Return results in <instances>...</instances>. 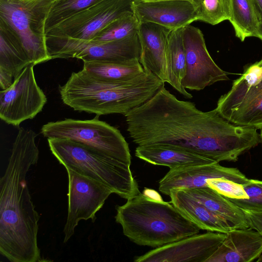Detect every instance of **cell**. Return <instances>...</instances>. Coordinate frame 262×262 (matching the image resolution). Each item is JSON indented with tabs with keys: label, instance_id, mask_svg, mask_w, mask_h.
<instances>
[{
	"label": "cell",
	"instance_id": "obj_11",
	"mask_svg": "<svg viewBox=\"0 0 262 262\" xmlns=\"http://www.w3.org/2000/svg\"><path fill=\"white\" fill-rule=\"evenodd\" d=\"M134 0H100L56 25L47 36L90 40L106 26L134 13Z\"/></svg>",
	"mask_w": 262,
	"mask_h": 262
},
{
	"label": "cell",
	"instance_id": "obj_28",
	"mask_svg": "<svg viewBox=\"0 0 262 262\" xmlns=\"http://www.w3.org/2000/svg\"><path fill=\"white\" fill-rule=\"evenodd\" d=\"M195 10L197 20L212 25L229 20L230 0H191Z\"/></svg>",
	"mask_w": 262,
	"mask_h": 262
},
{
	"label": "cell",
	"instance_id": "obj_18",
	"mask_svg": "<svg viewBox=\"0 0 262 262\" xmlns=\"http://www.w3.org/2000/svg\"><path fill=\"white\" fill-rule=\"evenodd\" d=\"M262 252V234L253 228L233 229L206 262H251Z\"/></svg>",
	"mask_w": 262,
	"mask_h": 262
},
{
	"label": "cell",
	"instance_id": "obj_22",
	"mask_svg": "<svg viewBox=\"0 0 262 262\" xmlns=\"http://www.w3.org/2000/svg\"><path fill=\"white\" fill-rule=\"evenodd\" d=\"M184 28L171 30L168 35L166 49L168 83L184 97L190 99L192 95L182 84L186 67L183 36Z\"/></svg>",
	"mask_w": 262,
	"mask_h": 262
},
{
	"label": "cell",
	"instance_id": "obj_33",
	"mask_svg": "<svg viewBox=\"0 0 262 262\" xmlns=\"http://www.w3.org/2000/svg\"><path fill=\"white\" fill-rule=\"evenodd\" d=\"M143 192V194L144 195L151 199L156 200H162L161 197L159 194V193L154 190H151L149 189H145Z\"/></svg>",
	"mask_w": 262,
	"mask_h": 262
},
{
	"label": "cell",
	"instance_id": "obj_35",
	"mask_svg": "<svg viewBox=\"0 0 262 262\" xmlns=\"http://www.w3.org/2000/svg\"><path fill=\"white\" fill-rule=\"evenodd\" d=\"M257 37L262 40V20L260 21L259 25Z\"/></svg>",
	"mask_w": 262,
	"mask_h": 262
},
{
	"label": "cell",
	"instance_id": "obj_31",
	"mask_svg": "<svg viewBox=\"0 0 262 262\" xmlns=\"http://www.w3.org/2000/svg\"><path fill=\"white\" fill-rule=\"evenodd\" d=\"M250 222L251 228L255 229L262 234V212H246Z\"/></svg>",
	"mask_w": 262,
	"mask_h": 262
},
{
	"label": "cell",
	"instance_id": "obj_34",
	"mask_svg": "<svg viewBox=\"0 0 262 262\" xmlns=\"http://www.w3.org/2000/svg\"><path fill=\"white\" fill-rule=\"evenodd\" d=\"M257 11L260 20H262V0H252Z\"/></svg>",
	"mask_w": 262,
	"mask_h": 262
},
{
	"label": "cell",
	"instance_id": "obj_21",
	"mask_svg": "<svg viewBox=\"0 0 262 262\" xmlns=\"http://www.w3.org/2000/svg\"><path fill=\"white\" fill-rule=\"evenodd\" d=\"M182 190L226 221L233 229L251 228L246 212L211 188L207 186Z\"/></svg>",
	"mask_w": 262,
	"mask_h": 262
},
{
	"label": "cell",
	"instance_id": "obj_17",
	"mask_svg": "<svg viewBox=\"0 0 262 262\" xmlns=\"http://www.w3.org/2000/svg\"><path fill=\"white\" fill-rule=\"evenodd\" d=\"M171 30L158 24L140 23L138 36L141 50L139 62L145 71H150L164 82H168L166 49Z\"/></svg>",
	"mask_w": 262,
	"mask_h": 262
},
{
	"label": "cell",
	"instance_id": "obj_26",
	"mask_svg": "<svg viewBox=\"0 0 262 262\" xmlns=\"http://www.w3.org/2000/svg\"><path fill=\"white\" fill-rule=\"evenodd\" d=\"M139 23L134 13L124 15L110 23L90 40L106 42L124 39L138 32Z\"/></svg>",
	"mask_w": 262,
	"mask_h": 262
},
{
	"label": "cell",
	"instance_id": "obj_5",
	"mask_svg": "<svg viewBox=\"0 0 262 262\" xmlns=\"http://www.w3.org/2000/svg\"><path fill=\"white\" fill-rule=\"evenodd\" d=\"M47 140L52 154L66 169L101 182L126 200L140 192L130 165L75 140Z\"/></svg>",
	"mask_w": 262,
	"mask_h": 262
},
{
	"label": "cell",
	"instance_id": "obj_30",
	"mask_svg": "<svg viewBox=\"0 0 262 262\" xmlns=\"http://www.w3.org/2000/svg\"><path fill=\"white\" fill-rule=\"evenodd\" d=\"M208 187L225 197L230 199H248L243 184L224 178H216L207 181Z\"/></svg>",
	"mask_w": 262,
	"mask_h": 262
},
{
	"label": "cell",
	"instance_id": "obj_1",
	"mask_svg": "<svg viewBox=\"0 0 262 262\" xmlns=\"http://www.w3.org/2000/svg\"><path fill=\"white\" fill-rule=\"evenodd\" d=\"M124 116L128 135L138 145L169 144L217 162L236 161L261 141L257 128L232 123L215 109L201 111L164 85Z\"/></svg>",
	"mask_w": 262,
	"mask_h": 262
},
{
	"label": "cell",
	"instance_id": "obj_10",
	"mask_svg": "<svg viewBox=\"0 0 262 262\" xmlns=\"http://www.w3.org/2000/svg\"><path fill=\"white\" fill-rule=\"evenodd\" d=\"M34 66L26 67L9 88L0 91V118L7 124L18 126L34 118L47 101L36 81Z\"/></svg>",
	"mask_w": 262,
	"mask_h": 262
},
{
	"label": "cell",
	"instance_id": "obj_36",
	"mask_svg": "<svg viewBox=\"0 0 262 262\" xmlns=\"http://www.w3.org/2000/svg\"><path fill=\"white\" fill-rule=\"evenodd\" d=\"M256 262H262V252L258 258L255 260Z\"/></svg>",
	"mask_w": 262,
	"mask_h": 262
},
{
	"label": "cell",
	"instance_id": "obj_19",
	"mask_svg": "<svg viewBox=\"0 0 262 262\" xmlns=\"http://www.w3.org/2000/svg\"><path fill=\"white\" fill-rule=\"evenodd\" d=\"M135 156L151 164L166 166L170 168L217 162L177 146L164 144L138 145Z\"/></svg>",
	"mask_w": 262,
	"mask_h": 262
},
{
	"label": "cell",
	"instance_id": "obj_2",
	"mask_svg": "<svg viewBox=\"0 0 262 262\" xmlns=\"http://www.w3.org/2000/svg\"><path fill=\"white\" fill-rule=\"evenodd\" d=\"M36 134L19 128L4 174L0 180V254L12 262H40L37 245L39 216L26 182L39 150Z\"/></svg>",
	"mask_w": 262,
	"mask_h": 262
},
{
	"label": "cell",
	"instance_id": "obj_7",
	"mask_svg": "<svg viewBox=\"0 0 262 262\" xmlns=\"http://www.w3.org/2000/svg\"><path fill=\"white\" fill-rule=\"evenodd\" d=\"M65 119L49 122L40 133L48 138H67L80 142L130 165L128 144L117 128L99 119Z\"/></svg>",
	"mask_w": 262,
	"mask_h": 262
},
{
	"label": "cell",
	"instance_id": "obj_37",
	"mask_svg": "<svg viewBox=\"0 0 262 262\" xmlns=\"http://www.w3.org/2000/svg\"><path fill=\"white\" fill-rule=\"evenodd\" d=\"M260 140H261L260 142L261 143V144H262V129H260Z\"/></svg>",
	"mask_w": 262,
	"mask_h": 262
},
{
	"label": "cell",
	"instance_id": "obj_32",
	"mask_svg": "<svg viewBox=\"0 0 262 262\" xmlns=\"http://www.w3.org/2000/svg\"><path fill=\"white\" fill-rule=\"evenodd\" d=\"M13 76L8 72L0 68V88L1 91L9 88L13 83Z\"/></svg>",
	"mask_w": 262,
	"mask_h": 262
},
{
	"label": "cell",
	"instance_id": "obj_24",
	"mask_svg": "<svg viewBox=\"0 0 262 262\" xmlns=\"http://www.w3.org/2000/svg\"><path fill=\"white\" fill-rule=\"evenodd\" d=\"M229 21L235 35L242 41L249 37H256L260 19L252 0H230Z\"/></svg>",
	"mask_w": 262,
	"mask_h": 262
},
{
	"label": "cell",
	"instance_id": "obj_13",
	"mask_svg": "<svg viewBox=\"0 0 262 262\" xmlns=\"http://www.w3.org/2000/svg\"><path fill=\"white\" fill-rule=\"evenodd\" d=\"M183 42L186 55V73L182 80L184 88L200 91L215 82L229 80L210 55L202 31L189 25L183 28Z\"/></svg>",
	"mask_w": 262,
	"mask_h": 262
},
{
	"label": "cell",
	"instance_id": "obj_15",
	"mask_svg": "<svg viewBox=\"0 0 262 262\" xmlns=\"http://www.w3.org/2000/svg\"><path fill=\"white\" fill-rule=\"evenodd\" d=\"M224 178L244 184L249 179L238 169L221 165L219 162L170 168L159 182V190L169 195L172 190L207 187L209 180Z\"/></svg>",
	"mask_w": 262,
	"mask_h": 262
},
{
	"label": "cell",
	"instance_id": "obj_6",
	"mask_svg": "<svg viewBox=\"0 0 262 262\" xmlns=\"http://www.w3.org/2000/svg\"><path fill=\"white\" fill-rule=\"evenodd\" d=\"M55 1L0 0V21L16 35L34 66L51 59L46 21Z\"/></svg>",
	"mask_w": 262,
	"mask_h": 262
},
{
	"label": "cell",
	"instance_id": "obj_29",
	"mask_svg": "<svg viewBox=\"0 0 262 262\" xmlns=\"http://www.w3.org/2000/svg\"><path fill=\"white\" fill-rule=\"evenodd\" d=\"M243 186L248 199L227 198L245 212H262V181L249 179Z\"/></svg>",
	"mask_w": 262,
	"mask_h": 262
},
{
	"label": "cell",
	"instance_id": "obj_20",
	"mask_svg": "<svg viewBox=\"0 0 262 262\" xmlns=\"http://www.w3.org/2000/svg\"><path fill=\"white\" fill-rule=\"evenodd\" d=\"M170 203L200 229L227 233L233 229L224 219L213 213L182 189L170 191Z\"/></svg>",
	"mask_w": 262,
	"mask_h": 262
},
{
	"label": "cell",
	"instance_id": "obj_9",
	"mask_svg": "<svg viewBox=\"0 0 262 262\" xmlns=\"http://www.w3.org/2000/svg\"><path fill=\"white\" fill-rule=\"evenodd\" d=\"M47 46L51 59L76 58L83 62H121L139 60L141 50L138 33L106 42L47 36Z\"/></svg>",
	"mask_w": 262,
	"mask_h": 262
},
{
	"label": "cell",
	"instance_id": "obj_16",
	"mask_svg": "<svg viewBox=\"0 0 262 262\" xmlns=\"http://www.w3.org/2000/svg\"><path fill=\"white\" fill-rule=\"evenodd\" d=\"M133 8L139 23H153L171 30L197 20L193 4L187 0H134Z\"/></svg>",
	"mask_w": 262,
	"mask_h": 262
},
{
	"label": "cell",
	"instance_id": "obj_27",
	"mask_svg": "<svg viewBox=\"0 0 262 262\" xmlns=\"http://www.w3.org/2000/svg\"><path fill=\"white\" fill-rule=\"evenodd\" d=\"M99 1L55 0L46 19V33L56 25Z\"/></svg>",
	"mask_w": 262,
	"mask_h": 262
},
{
	"label": "cell",
	"instance_id": "obj_12",
	"mask_svg": "<svg viewBox=\"0 0 262 262\" xmlns=\"http://www.w3.org/2000/svg\"><path fill=\"white\" fill-rule=\"evenodd\" d=\"M69 180L68 215L63 229V242L75 233L81 220L96 219V213L102 207L111 189L96 180L67 169Z\"/></svg>",
	"mask_w": 262,
	"mask_h": 262
},
{
	"label": "cell",
	"instance_id": "obj_38",
	"mask_svg": "<svg viewBox=\"0 0 262 262\" xmlns=\"http://www.w3.org/2000/svg\"><path fill=\"white\" fill-rule=\"evenodd\" d=\"M141 1H159V0H141ZM187 1H191V0H187Z\"/></svg>",
	"mask_w": 262,
	"mask_h": 262
},
{
	"label": "cell",
	"instance_id": "obj_25",
	"mask_svg": "<svg viewBox=\"0 0 262 262\" xmlns=\"http://www.w3.org/2000/svg\"><path fill=\"white\" fill-rule=\"evenodd\" d=\"M83 69L111 81L128 82L142 74L145 70L139 59L126 62H83Z\"/></svg>",
	"mask_w": 262,
	"mask_h": 262
},
{
	"label": "cell",
	"instance_id": "obj_8",
	"mask_svg": "<svg viewBox=\"0 0 262 262\" xmlns=\"http://www.w3.org/2000/svg\"><path fill=\"white\" fill-rule=\"evenodd\" d=\"M215 109L232 123L262 129V59L245 68Z\"/></svg>",
	"mask_w": 262,
	"mask_h": 262
},
{
	"label": "cell",
	"instance_id": "obj_4",
	"mask_svg": "<svg viewBox=\"0 0 262 262\" xmlns=\"http://www.w3.org/2000/svg\"><path fill=\"white\" fill-rule=\"evenodd\" d=\"M123 234L140 246L158 248L199 233L200 228L173 205L140 192L116 207Z\"/></svg>",
	"mask_w": 262,
	"mask_h": 262
},
{
	"label": "cell",
	"instance_id": "obj_3",
	"mask_svg": "<svg viewBox=\"0 0 262 262\" xmlns=\"http://www.w3.org/2000/svg\"><path fill=\"white\" fill-rule=\"evenodd\" d=\"M164 83L149 71L132 81L118 82L82 69L73 72L58 91L63 103L75 111L98 116L125 115L150 99Z\"/></svg>",
	"mask_w": 262,
	"mask_h": 262
},
{
	"label": "cell",
	"instance_id": "obj_14",
	"mask_svg": "<svg viewBox=\"0 0 262 262\" xmlns=\"http://www.w3.org/2000/svg\"><path fill=\"white\" fill-rule=\"evenodd\" d=\"M226 233L209 231L156 248L134 259L136 262H206L218 249Z\"/></svg>",
	"mask_w": 262,
	"mask_h": 262
},
{
	"label": "cell",
	"instance_id": "obj_39",
	"mask_svg": "<svg viewBox=\"0 0 262 262\" xmlns=\"http://www.w3.org/2000/svg\"><path fill=\"white\" fill-rule=\"evenodd\" d=\"M34 1H39V0H34ZM41 1H43V0H41ZM53 1H55V0H53Z\"/></svg>",
	"mask_w": 262,
	"mask_h": 262
},
{
	"label": "cell",
	"instance_id": "obj_23",
	"mask_svg": "<svg viewBox=\"0 0 262 262\" xmlns=\"http://www.w3.org/2000/svg\"><path fill=\"white\" fill-rule=\"evenodd\" d=\"M30 64L32 62L19 39L0 21V68L14 78Z\"/></svg>",
	"mask_w": 262,
	"mask_h": 262
}]
</instances>
